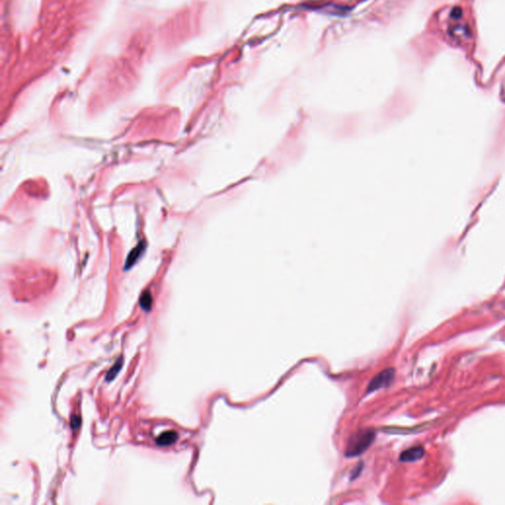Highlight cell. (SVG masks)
<instances>
[{"label": "cell", "mask_w": 505, "mask_h": 505, "mask_svg": "<svg viewBox=\"0 0 505 505\" xmlns=\"http://www.w3.org/2000/svg\"><path fill=\"white\" fill-rule=\"evenodd\" d=\"M375 439V432L371 429L359 430L352 435L349 440L347 453L348 457H356L364 453Z\"/></svg>", "instance_id": "6da1fadb"}, {"label": "cell", "mask_w": 505, "mask_h": 505, "mask_svg": "<svg viewBox=\"0 0 505 505\" xmlns=\"http://www.w3.org/2000/svg\"><path fill=\"white\" fill-rule=\"evenodd\" d=\"M394 376H395V372L391 368L381 371L370 381V383L367 387V393L369 394V393L378 391L379 389L389 386L392 383Z\"/></svg>", "instance_id": "7a4b0ae2"}, {"label": "cell", "mask_w": 505, "mask_h": 505, "mask_svg": "<svg viewBox=\"0 0 505 505\" xmlns=\"http://www.w3.org/2000/svg\"><path fill=\"white\" fill-rule=\"evenodd\" d=\"M178 438H179V436H178V433L176 431L169 430V431L163 432L156 439V443L159 446H170V445L174 444L178 440Z\"/></svg>", "instance_id": "3957f363"}, {"label": "cell", "mask_w": 505, "mask_h": 505, "mask_svg": "<svg viewBox=\"0 0 505 505\" xmlns=\"http://www.w3.org/2000/svg\"><path fill=\"white\" fill-rule=\"evenodd\" d=\"M423 455V449L421 447H414L406 450L401 455V461L403 462H414L419 459Z\"/></svg>", "instance_id": "277c9868"}, {"label": "cell", "mask_w": 505, "mask_h": 505, "mask_svg": "<svg viewBox=\"0 0 505 505\" xmlns=\"http://www.w3.org/2000/svg\"><path fill=\"white\" fill-rule=\"evenodd\" d=\"M121 366H122V358L120 357V358H119V359L115 363V365H114V366L109 370V372H108V374H107V376H106V380H107V381H112V380H114V379H115V377H116V376L118 375V373L119 372V370H120Z\"/></svg>", "instance_id": "5b68a950"}, {"label": "cell", "mask_w": 505, "mask_h": 505, "mask_svg": "<svg viewBox=\"0 0 505 505\" xmlns=\"http://www.w3.org/2000/svg\"><path fill=\"white\" fill-rule=\"evenodd\" d=\"M140 306L145 311H149L151 309V306H152L151 293H149L148 291L143 293V295L140 297Z\"/></svg>", "instance_id": "8992f818"}, {"label": "cell", "mask_w": 505, "mask_h": 505, "mask_svg": "<svg viewBox=\"0 0 505 505\" xmlns=\"http://www.w3.org/2000/svg\"><path fill=\"white\" fill-rule=\"evenodd\" d=\"M79 424H80V419H79V417H74V418H72V420H71V427H72V428H74V429H75V428H77V427L79 426Z\"/></svg>", "instance_id": "52a82bcc"}]
</instances>
